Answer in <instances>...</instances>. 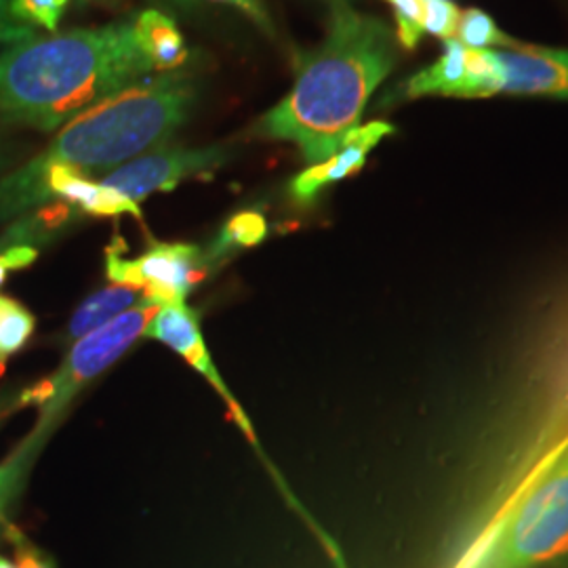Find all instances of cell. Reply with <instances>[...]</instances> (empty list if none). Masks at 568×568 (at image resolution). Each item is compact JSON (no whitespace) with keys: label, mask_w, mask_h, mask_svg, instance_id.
I'll return each instance as SVG.
<instances>
[{"label":"cell","mask_w":568,"mask_h":568,"mask_svg":"<svg viewBox=\"0 0 568 568\" xmlns=\"http://www.w3.org/2000/svg\"><path fill=\"white\" fill-rule=\"evenodd\" d=\"M328 7L325 42L300 63L291 93L255 129L265 140L295 143L310 164L342 150L398 58L396 37L384 21L347 0H328Z\"/></svg>","instance_id":"obj_1"},{"label":"cell","mask_w":568,"mask_h":568,"mask_svg":"<svg viewBox=\"0 0 568 568\" xmlns=\"http://www.w3.org/2000/svg\"><path fill=\"white\" fill-rule=\"evenodd\" d=\"M152 72L133 21L11 44L0 51V121L51 133Z\"/></svg>","instance_id":"obj_2"},{"label":"cell","mask_w":568,"mask_h":568,"mask_svg":"<svg viewBox=\"0 0 568 568\" xmlns=\"http://www.w3.org/2000/svg\"><path fill=\"white\" fill-rule=\"evenodd\" d=\"M196 100L199 81L192 70L148 77L65 122L39 159L91 180L105 178L108 171L169 142Z\"/></svg>","instance_id":"obj_3"},{"label":"cell","mask_w":568,"mask_h":568,"mask_svg":"<svg viewBox=\"0 0 568 568\" xmlns=\"http://www.w3.org/2000/svg\"><path fill=\"white\" fill-rule=\"evenodd\" d=\"M568 560V448L509 506L459 568H544Z\"/></svg>","instance_id":"obj_4"},{"label":"cell","mask_w":568,"mask_h":568,"mask_svg":"<svg viewBox=\"0 0 568 568\" xmlns=\"http://www.w3.org/2000/svg\"><path fill=\"white\" fill-rule=\"evenodd\" d=\"M159 310L161 305L145 297L142 304L133 305L112 323L74 342L60 368L37 386L28 387L21 394L18 406H37V426L58 429L63 410L74 400V396L91 379L114 365L131 345L145 335Z\"/></svg>","instance_id":"obj_5"},{"label":"cell","mask_w":568,"mask_h":568,"mask_svg":"<svg viewBox=\"0 0 568 568\" xmlns=\"http://www.w3.org/2000/svg\"><path fill=\"white\" fill-rule=\"evenodd\" d=\"M122 251L124 244L119 236L105 248L108 281L140 288L159 305L185 302L215 264L206 251L194 244L150 243L138 260H124Z\"/></svg>","instance_id":"obj_6"},{"label":"cell","mask_w":568,"mask_h":568,"mask_svg":"<svg viewBox=\"0 0 568 568\" xmlns=\"http://www.w3.org/2000/svg\"><path fill=\"white\" fill-rule=\"evenodd\" d=\"M230 159V152L222 145L209 148H159L156 152L142 154L129 163L121 164L103 178V185L121 192L135 204L145 201L154 192H171L180 183L209 175L217 171Z\"/></svg>","instance_id":"obj_7"},{"label":"cell","mask_w":568,"mask_h":568,"mask_svg":"<svg viewBox=\"0 0 568 568\" xmlns=\"http://www.w3.org/2000/svg\"><path fill=\"white\" fill-rule=\"evenodd\" d=\"M145 335L156 339V342H161L166 347H171L173 352H178L182 356L187 365L196 368L204 379L213 386V389L224 398L232 419L243 429L246 438L253 445L257 443V436L253 432V426H251L243 406L239 405V400L232 396L230 387L225 384L224 377L220 375L217 366H215L209 349H206L199 312L187 307L185 302L163 304L161 310L154 314V318H152V323L148 326Z\"/></svg>","instance_id":"obj_8"},{"label":"cell","mask_w":568,"mask_h":568,"mask_svg":"<svg viewBox=\"0 0 568 568\" xmlns=\"http://www.w3.org/2000/svg\"><path fill=\"white\" fill-rule=\"evenodd\" d=\"M497 58L504 65V93L568 100V51L516 41Z\"/></svg>","instance_id":"obj_9"},{"label":"cell","mask_w":568,"mask_h":568,"mask_svg":"<svg viewBox=\"0 0 568 568\" xmlns=\"http://www.w3.org/2000/svg\"><path fill=\"white\" fill-rule=\"evenodd\" d=\"M392 133H396V129L389 122L382 121L368 122L365 126H356L354 131H349L337 154L323 163L310 164L297 178L291 180V201L300 206L316 203L325 187L358 173L365 166L368 152Z\"/></svg>","instance_id":"obj_10"},{"label":"cell","mask_w":568,"mask_h":568,"mask_svg":"<svg viewBox=\"0 0 568 568\" xmlns=\"http://www.w3.org/2000/svg\"><path fill=\"white\" fill-rule=\"evenodd\" d=\"M133 30L154 72L159 74L178 72L185 65V61L190 60V49L183 42L178 23L161 11L156 9L142 11L133 20Z\"/></svg>","instance_id":"obj_11"},{"label":"cell","mask_w":568,"mask_h":568,"mask_svg":"<svg viewBox=\"0 0 568 568\" xmlns=\"http://www.w3.org/2000/svg\"><path fill=\"white\" fill-rule=\"evenodd\" d=\"M143 300H145V293L140 288H133V286L112 284V286L100 288L98 293L89 295L82 302L81 307L72 314V318L68 323V331H65V339L72 344L79 342L84 335L119 318L133 305L142 304Z\"/></svg>","instance_id":"obj_12"},{"label":"cell","mask_w":568,"mask_h":568,"mask_svg":"<svg viewBox=\"0 0 568 568\" xmlns=\"http://www.w3.org/2000/svg\"><path fill=\"white\" fill-rule=\"evenodd\" d=\"M53 432L55 427H32V432L13 448V453L0 462V532H4L9 525L11 508L16 506L32 467Z\"/></svg>","instance_id":"obj_13"},{"label":"cell","mask_w":568,"mask_h":568,"mask_svg":"<svg viewBox=\"0 0 568 568\" xmlns=\"http://www.w3.org/2000/svg\"><path fill=\"white\" fill-rule=\"evenodd\" d=\"M466 93V47L459 41H445L443 58L426 70L410 77L405 84L408 100H419L426 95L459 98Z\"/></svg>","instance_id":"obj_14"},{"label":"cell","mask_w":568,"mask_h":568,"mask_svg":"<svg viewBox=\"0 0 568 568\" xmlns=\"http://www.w3.org/2000/svg\"><path fill=\"white\" fill-rule=\"evenodd\" d=\"M267 222L260 211H241L225 222L217 241L206 251L213 262H224L227 253L264 243Z\"/></svg>","instance_id":"obj_15"},{"label":"cell","mask_w":568,"mask_h":568,"mask_svg":"<svg viewBox=\"0 0 568 568\" xmlns=\"http://www.w3.org/2000/svg\"><path fill=\"white\" fill-rule=\"evenodd\" d=\"M37 318L20 302L0 295V375L11 356H16L32 337Z\"/></svg>","instance_id":"obj_16"},{"label":"cell","mask_w":568,"mask_h":568,"mask_svg":"<svg viewBox=\"0 0 568 568\" xmlns=\"http://www.w3.org/2000/svg\"><path fill=\"white\" fill-rule=\"evenodd\" d=\"M504 65L495 51L466 49V93L464 100L490 98L504 89Z\"/></svg>","instance_id":"obj_17"},{"label":"cell","mask_w":568,"mask_h":568,"mask_svg":"<svg viewBox=\"0 0 568 568\" xmlns=\"http://www.w3.org/2000/svg\"><path fill=\"white\" fill-rule=\"evenodd\" d=\"M457 34L462 39L464 47L469 49H487V47H501V49H509L514 47V39L506 37L497 26L495 21L488 18L485 11H478V9H469L466 13H462V20H459V28H457Z\"/></svg>","instance_id":"obj_18"},{"label":"cell","mask_w":568,"mask_h":568,"mask_svg":"<svg viewBox=\"0 0 568 568\" xmlns=\"http://www.w3.org/2000/svg\"><path fill=\"white\" fill-rule=\"evenodd\" d=\"M70 0H9L11 16L32 28H42L51 34L58 32L61 18Z\"/></svg>","instance_id":"obj_19"},{"label":"cell","mask_w":568,"mask_h":568,"mask_svg":"<svg viewBox=\"0 0 568 568\" xmlns=\"http://www.w3.org/2000/svg\"><path fill=\"white\" fill-rule=\"evenodd\" d=\"M394 7L396 13V41L403 44L406 51H413L424 30V16H426V2L424 0H387Z\"/></svg>","instance_id":"obj_20"},{"label":"cell","mask_w":568,"mask_h":568,"mask_svg":"<svg viewBox=\"0 0 568 568\" xmlns=\"http://www.w3.org/2000/svg\"><path fill=\"white\" fill-rule=\"evenodd\" d=\"M462 11L450 2H426V16H424V30L432 37H438L443 41H450L453 34L459 28Z\"/></svg>","instance_id":"obj_21"},{"label":"cell","mask_w":568,"mask_h":568,"mask_svg":"<svg viewBox=\"0 0 568 568\" xmlns=\"http://www.w3.org/2000/svg\"><path fill=\"white\" fill-rule=\"evenodd\" d=\"M7 541L11 544L13 548V556H16V567L18 568H55V562L42 551L41 548H37L20 528L16 527L13 523H9L4 532Z\"/></svg>","instance_id":"obj_22"},{"label":"cell","mask_w":568,"mask_h":568,"mask_svg":"<svg viewBox=\"0 0 568 568\" xmlns=\"http://www.w3.org/2000/svg\"><path fill=\"white\" fill-rule=\"evenodd\" d=\"M39 260V248L30 244H18L0 251V286L7 283L9 274L26 270Z\"/></svg>","instance_id":"obj_23"},{"label":"cell","mask_w":568,"mask_h":568,"mask_svg":"<svg viewBox=\"0 0 568 568\" xmlns=\"http://www.w3.org/2000/svg\"><path fill=\"white\" fill-rule=\"evenodd\" d=\"M34 28L21 23L11 16L9 0H0V44H20V42L34 41Z\"/></svg>","instance_id":"obj_24"},{"label":"cell","mask_w":568,"mask_h":568,"mask_svg":"<svg viewBox=\"0 0 568 568\" xmlns=\"http://www.w3.org/2000/svg\"><path fill=\"white\" fill-rule=\"evenodd\" d=\"M18 126L0 121V178L16 169L23 156V143L18 138Z\"/></svg>","instance_id":"obj_25"},{"label":"cell","mask_w":568,"mask_h":568,"mask_svg":"<svg viewBox=\"0 0 568 568\" xmlns=\"http://www.w3.org/2000/svg\"><path fill=\"white\" fill-rule=\"evenodd\" d=\"M215 2H227V4H232V7H239V9L244 11L257 26H262L267 34L274 32L272 21L267 18V13H265V9L262 7L260 0H215Z\"/></svg>","instance_id":"obj_26"},{"label":"cell","mask_w":568,"mask_h":568,"mask_svg":"<svg viewBox=\"0 0 568 568\" xmlns=\"http://www.w3.org/2000/svg\"><path fill=\"white\" fill-rule=\"evenodd\" d=\"M163 2L173 9L185 11V13H192L199 7V0H163Z\"/></svg>","instance_id":"obj_27"},{"label":"cell","mask_w":568,"mask_h":568,"mask_svg":"<svg viewBox=\"0 0 568 568\" xmlns=\"http://www.w3.org/2000/svg\"><path fill=\"white\" fill-rule=\"evenodd\" d=\"M0 568H18V567H16V562H11V560H7V558H2V556H0Z\"/></svg>","instance_id":"obj_28"},{"label":"cell","mask_w":568,"mask_h":568,"mask_svg":"<svg viewBox=\"0 0 568 568\" xmlns=\"http://www.w3.org/2000/svg\"><path fill=\"white\" fill-rule=\"evenodd\" d=\"M424 2H443V0H424Z\"/></svg>","instance_id":"obj_29"},{"label":"cell","mask_w":568,"mask_h":568,"mask_svg":"<svg viewBox=\"0 0 568 568\" xmlns=\"http://www.w3.org/2000/svg\"><path fill=\"white\" fill-rule=\"evenodd\" d=\"M79 2H91V0H79Z\"/></svg>","instance_id":"obj_30"}]
</instances>
